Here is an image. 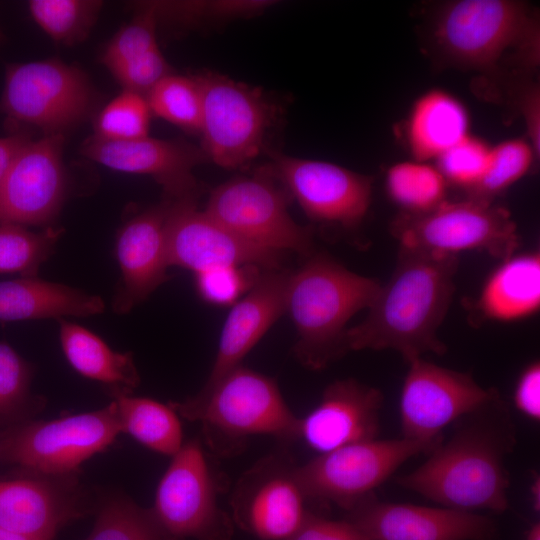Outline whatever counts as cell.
Returning <instances> with one entry per match:
<instances>
[{
	"label": "cell",
	"instance_id": "obj_1",
	"mask_svg": "<svg viewBox=\"0 0 540 540\" xmlns=\"http://www.w3.org/2000/svg\"><path fill=\"white\" fill-rule=\"evenodd\" d=\"M453 424L449 439L417 469L397 477V484L446 508L506 511L510 478L505 463L517 442L507 403L498 394Z\"/></svg>",
	"mask_w": 540,
	"mask_h": 540
},
{
	"label": "cell",
	"instance_id": "obj_2",
	"mask_svg": "<svg viewBox=\"0 0 540 540\" xmlns=\"http://www.w3.org/2000/svg\"><path fill=\"white\" fill-rule=\"evenodd\" d=\"M458 256L400 246L397 265L367 317L346 331L348 351L394 350L407 362L443 355L438 337L455 291Z\"/></svg>",
	"mask_w": 540,
	"mask_h": 540
},
{
	"label": "cell",
	"instance_id": "obj_3",
	"mask_svg": "<svg viewBox=\"0 0 540 540\" xmlns=\"http://www.w3.org/2000/svg\"><path fill=\"white\" fill-rule=\"evenodd\" d=\"M381 283L348 270L325 253H312L291 271L286 290L297 341L293 352L306 368L318 371L348 353V321L369 308Z\"/></svg>",
	"mask_w": 540,
	"mask_h": 540
},
{
	"label": "cell",
	"instance_id": "obj_4",
	"mask_svg": "<svg viewBox=\"0 0 540 540\" xmlns=\"http://www.w3.org/2000/svg\"><path fill=\"white\" fill-rule=\"evenodd\" d=\"M432 40L463 69L494 73L505 60L527 71L539 65V18L519 0L450 1L434 17Z\"/></svg>",
	"mask_w": 540,
	"mask_h": 540
},
{
	"label": "cell",
	"instance_id": "obj_5",
	"mask_svg": "<svg viewBox=\"0 0 540 540\" xmlns=\"http://www.w3.org/2000/svg\"><path fill=\"white\" fill-rule=\"evenodd\" d=\"M183 418L199 422L205 442L219 456L238 453L254 435H268L287 444L298 440L297 417L276 381L240 365L194 396L170 402Z\"/></svg>",
	"mask_w": 540,
	"mask_h": 540
},
{
	"label": "cell",
	"instance_id": "obj_6",
	"mask_svg": "<svg viewBox=\"0 0 540 540\" xmlns=\"http://www.w3.org/2000/svg\"><path fill=\"white\" fill-rule=\"evenodd\" d=\"M97 94L83 70L59 59L6 67L0 112L12 132L33 127L63 134L91 116Z\"/></svg>",
	"mask_w": 540,
	"mask_h": 540
},
{
	"label": "cell",
	"instance_id": "obj_7",
	"mask_svg": "<svg viewBox=\"0 0 540 540\" xmlns=\"http://www.w3.org/2000/svg\"><path fill=\"white\" fill-rule=\"evenodd\" d=\"M122 432L114 401L102 409L50 421L29 420L0 431V463L42 474L79 473Z\"/></svg>",
	"mask_w": 540,
	"mask_h": 540
},
{
	"label": "cell",
	"instance_id": "obj_8",
	"mask_svg": "<svg viewBox=\"0 0 540 540\" xmlns=\"http://www.w3.org/2000/svg\"><path fill=\"white\" fill-rule=\"evenodd\" d=\"M391 232L400 246L444 255L478 250L502 261L514 255L520 235L510 212L493 202L444 200L419 214L400 213Z\"/></svg>",
	"mask_w": 540,
	"mask_h": 540
},
{
	"label": "cell",
	"instance_id": "obj_9",
	"mask_svg": "<svg viewBox=\"0 0 540 540\" xmlns=\"http://www.w3.org/2000/svg\"><path fill=\"white\" fill-rule=\"evenodd\" d=\"M273 173L232 178L210 193L207 215L242 239L277 253H313V234L289 214L291 195Z\"/></svg>",
	"mask_w": 540,
	"mask_h": 540
},
{
	"label": "cell",
	"instance_id": "obj_10",
	"mask_svg": "<svg viewBox=\"0 0 540 540\" xmlns=\"http://www.w3.org/2000/svg\"><path fill=\"white\" fill-rule=\"evenodd\" d=\"M442 440L402 437L350 444L299 465L298 477L308 501L333 503L349 512L407 460L428 455Z\"/></svg>",
	"mask_w": 540,
	"mask_h": 540
},
{
	"label": "cell",
	"instance_id": "obj_11",
	"mask_svg": "<svg viewBox=\"0 0 540 540\" xmlns=\"http://www.w3.org/2000/svg\"><path fill=\"white\" fill-rule=\"evenodd\" d=\"M223 479L199 439L183 443L157 486L151 508L160 525L183 540H230L232 519L218 504Z\"/></svg>",
	"mask_w": 540,
	"mask_h": 540
},
{
	"label": "cell",
	"instance_id": "obj_12",
	"mask_svg": "<svg viewBox=\"0 0 540 540\" xmlns=\"http://www.w3.org/2000/svg\"><path fill=\"white\" fill-rule=\"evenodd\" d=\"M202 97L199 131L207 160L226 169L250 163L262 150L273 108L262 92L226 76L193 75Z\"/></svg>",
	"mask_w": 540,
	"mask_h": 540
},
{
	"label": "cell",
	"instance_id": "obj_13",
	"mask_svg": "<svg viewBox=\"0 0 540 540\" xmlns=\"http://www.w3.org/2000/svg\"><path fill=\"white\" fill-rule=\"evenodd\" d=\"M298 466L280 449L244 472L230 499L234 522L260 540H288L310 512Z\"/></svg>",
	"mask_w": 540,
	"mask_h": 540
},
{
	"label": "cell",
	"instance_id": "obj_14",
	"mask_svg": "<svg viewBox=\"0 0 540 540\" xmlns=\"http://www.w3.org/2000/svg\"><path fill=\"white\" fill-rule=\"evenodd\" d=\"M408 364L399 400L402 437L406 439H441L445 427L499 394L494 388L480 386L468 373L423 358Z\"/></svg>",
	"mask_w": 540,
	"mask_h": 540
},
{
	"label": "cell",
	"instance_id": "obj_15",
	"mask_svg": "<svg viewBox=\"0 0 540 540\" xmlns=\"http://www.w3.org/2000/svg\"><path fill=\"white\" fill-rule=\"evenodd\" d=\"M272 173L315 222L356 229L368 213L373 177L335 163L272 154Z\"/></svg>",
	"mask_w": 540,
	"mask_h": 540
},
{
	"label": "cell",
	"instance_id": "obj_16",
	"mask_svg": "<svg viewBox=\"0 0 540 540\" xmlns=\"http://www.w3.org/2000/svg\"><path fill=\"white\" fill-rule=\"evenodd\" d=\"M65 136L44 135L20 150L0 185V222L52 227L69 191Z\"/></svg>",
	"mask_w": 540,
	"mask_h": 540
},
{
	"label": "cell",
	"instance_id": "obj_17",
	"mask_svg": "<svg viewBox=\"0 0 540 540\" xmlns=\"http://www.w3.org/2000/svg\"><path fill=\"white\" fill-rule=\"evenodd\" d=\"M0 478V528L53 540L68 523L91 511V498L79 473L50 475L16 469Z\"/></svg>",
	"mask_w": 540,
	"mask_h": 540
},
{
	"label": "cell",
	"instance_id": "obj_18",
	"mask_svg": "<svg viewBox=\"0 0 540 540\" xmlns=\"http://www.w3.org/2000/svg\"><path fill=\"white\" fill-rule=\"evenodd\" d=\"M166 250L170 267L179 266L194 273L221 266L281 269L284 258V254L251 244L232 233L200 210L197 201H170Z\"/></svg>",
	"mask_w": 540,
	"mask_h": 540
},
{
	"label": "cell",
	"instance_id": "obj_19",
	"mask_svg": "<svg viewBox=\"0 0 540 540\" xmlns=\"http://www.w3.org/2000/svg\"><path fill=\"white\" fill-rule=\"evenodd\" d=\"M81 153L86 158L115 171L147 175L163 189L171 202L197 201L201 188L194 168L207 160L202 148L181 139L146 136L127 141L87 138Z\"/></svg>",
	"mask_w": 540,
	"mask_h": 540
},
{
	"label": "cell",
	"instance_id": "obj_20",
	"mask_svg": "<svg viewBox=\"0 0 540 540\" xmlns=\"http://www.w3.org/2000/svg\"><path fill=\"white\" fill-rule=\"evenodd\" d=\"M347 519L371 540H492L495 523L475 512L383 502L369 495Z\"/></svg>",
	"mask_w": 540,
	"mask_h": 540
},
{
	"label": "cell",
	"instance_id": "obj_21",
	"mask_svg": "<svg viewBox=\"0 0 540 540\" xmlns=\"http://www.w3.org/2000/svg\"><path fill=\"white\" fill-rule=\"evenodd\" d=\"M169 209L170 201L164 199L132 215L119 228L115 253L121 277L112 300L116 313H128L170 279L166 250Z\"/></svg>",
	"mask_w": 540,
	"mask_h": 540
},
{
	"label": "cell",
	"instance_id": "obj_22",
	"mask_svg": "<svg viewBox=\"0 0 540 540\" xmlns=\"http://www.w3.org/2000/svg\"><path fill=\"white\" fill-rule=\"evenodd\" d=\"M382 392L353 378L336 380L319 403L299 418L298 439L319 454L377 439Z\"/></svg>",
	"mask_w": 540,
	"mask_h": 540
},
{
	"label": "cell",
	"instance_id": "obj_23",
	"mask_svg": "<svg viewBox=\"0 0 540 540\" xmlns=\"http://www.w3.org/2000/svg\"><path fill=\"white\" fill-rule=\"evenodd\" d=\"M291 271L264 270L253 287L233 304L221 331L209 377L210 385L232 369L286 312V290Z\"/></svg>",
	"mask_w": 540,
	"mask_h": 540
},
{
	"label": "cell",
	"instance_id": "obj_24",
	"mask_svg": "<svg viewBox=\"0 0 540 540\" xmlns=\"http://www.w3.org/2000/svg\"><path fill=\"white\" fill-rule=\"evenodd\" d=\"M540 307V255L528 252L503 260L470 305L471 323L511 322L534 315Z\"/></svg>",
	"mask_w": 540,
	"mask_h": 540
},
{
	"label": "cell",
	"instance_id": "obj_25",
	"mask_svg": "<svg viewBox=\"0 0 540 540\" xmlns=\"http://www.w3.org/2000/svg\"><path fill=\"white\" fill-rule=\"evenodd\" d=\"M470 133V115L451 92L433 88L412 103L404 137L412 159L430 162Z\"/></svg>",
	"mask_w": 540,
	"mask_h": 540
},
{
	"label": "cell",
	"instance_id": "obj_26",
	"mask_svg": "<svg viewBox=\"0 0 540 540\" xmlns=\"http://www.w3.org/2000/svg\"><path fill=\"white\" fill-rule=\"evenodd\" d=\"M104 309L101 297L65 284L38 277L0 282V322L88 317Z\"/></svg>",
	"mask_w": 540,
	"mask_h": 540
},
{
	"label": "cell",
	"instance_id": "obj_27",
	"mask_svg": "<svg viewBox=\"0 0 540 540\" xmlns=\"http://www.w3.org/2000/svg\"><path fill=\"white\" fill-rule=\"evenodd\" d=\"M57 321L63 353L75 371L107 385L109 392L131 393L139 385L131 352L114 351L101 337L77 323L65 318Z\"/></svg>",
	"mask_w": 540,
	"mask_h": 540
},
{
	"label": "cell",
	"instance_id": "obj_28",
	"mask_svg": "<svg viewBox=\"0 0 540 540\" xmlns=\"http://www.w3.org/2000/svg\"><path fill=\"white\" fill-rule=\"evenodd\" d=\"M109 393L116 403L122 432L163 455L174 456L181 449L182 427L170 404L134 397L124 391Z\"/></svg>",
	"mask_w": 540,
	"mask_h": 540
},
{
	"label": "cell",
	"instance_id": "obj_29",
	"mask_svg": "<svg viewBox=\"0 0 540 540\" xmlns=\"http://www.w3.org/2000/svg\"><path fill=\"white\" fill-rule=\"evenodd\" d=\"M447 182L435 164L414 159L391 165L385 175L390 199L403 213L427 212L445 200Z\"/></svg>",
	"mask_w": 540,
	"mask_h": 540
},
{
	"label": "cell",
	"instance_id": "obj_30",
	"mask_svg": "<svg viewBox=\"0 0 540 540\" xmlns=\"http://www.w3.org/2000/svg\"><path fill=\"white\" fill-rule=\"evenodd\" d=\"M33 364L9 344L0 342V426L4 428L33 420L45 407L43 396L31 393Z\"/></svg>",
	"mask_w": 540,
	"mask_h": 540
},
{
	"label": "cell",
	"instance_id": "obj_31",
	"mask_svg": "<svg viewBox=\"0 0 540 540\" xmlns=\"http://www.w3.org/2000/svg\"><path fill=\"white\" fill-rule=\"evenodd\" d=\"M86 540H179L158 522L152 509L140 507L123 495L100 504L94 527Z\"/></svg>",
	"mask_w": 540,
	"mask_h": 540
},
{
	"label": "cell",
	"instance_id": "obj_32",
	"mask_svg": "<svg viewBox=\"0 0 540 540\" xmlns=\"http://www.w3.org/2000/svg\"><path fill=\"white\" fill-rule=\"evenodd\" d=\"M63 233L60 227L32 231L27 226L0 222V273L38 277L40 266L52 255Z\"/></svg>",
	"mask_w": 540,
	"mask_h": 540
},
{
	"label": "cell",
	"instance_id": "obj_33",
	"mask_svg": "<svg viewBox=\"0 0 540 540\" xmlns=\"http://www.w3.org/2000/svg\"><path fill=\"white\" fill-rule=\"evenodd\" d=\"M96 0H31L29 13L40 29L56 43L72 46L91 32L101 8Z\"/></svg>",
	"mask_w": 540,
	"mask_h": 540
},
{
	"label": "cell",
	"instance_id": "obj_34",
	"mask_svg": "<svg viewBox=\"0 0 540 540\" xmlns=\"http://www.w3.org/2000/svg\"><path fill=\"white\" fill-rule=\"evenodd\" d=\"M538 159L524 136L492 146L487 169L480 182L468 192V198L493 202L494 197L523 178Z\"/></svg>",
	"mask_w": 540,
	"mask_h": 540
},
{
	"label": "cell",
	"instance_id": "obj_35",
	"mask_svg": "<svg viewBox=\"0 0 540 540\" xmlns=\"http://www.w3.org/2000/svg\"><path fill=\"white\" fill-rule=\"evenodd\" d=\"M152 114L185 130L199 131L202 97L193 76L169 74L146 95Z\"/></svg>",
	"mask_w": 540,
	"mask_h": 540
},
{
	"label": "cell",
	"instance_id": "obj_36",
	"mask_svg": "<svg viewBox=\"0 0 540 540\" xmlns=\"http://www.w3.org/2000/svg\"><path fill=\"white\" fill-rule=\"evenodd\" d=\"M151 115L145 96L122 90L94 117L93 136L110 141L149 136Z\"/></svg>",
	"mask_w": 540,
	"mask_h": 540
},
{
	"label": "cell",
	"instance_id": "obj_37",
	"mask_svg": "<svg viewBox=\"0 0 540 540\" xmlns=\"http://www.w3.org/2000/svg\"><path fill=\"white\" fill-rule=\"evenodd\" d=\"M158 21L151 2L140 4L133 18L105 45L100 61L110 70L158 47L156 34Z\"/></svg>",
	"mask_w": 540,
	"mask_h": 540
},
{
	"label": "cell",
	"instance_id": "obj_38",
	"mask_svg": "<svg viewBox=\"0 0 540 540\" xmlns=\"http://www.w3.org/2000/svg\"><path fill=\"white\" fill-rule=\"evenodd\" d=\"M491 150L492 145L487 141L469 133L438 157L435 166L447 183L469 192L482 179Z\"/></svg>",
	"mask_w": 540,
	"mask_h": 540
},
{
	"label": "cell",
	"instance_id": "obj_39",
	"mask_svg": "<svg viewBox=\"0 0 540 540\" xmlns=\"http://www.w3.org/2000/svg\"><path fill=\"white\" fill-rule=\"evenodd\" d=\"M262 272L260 268L254 266L210 268L195 273V287L205 302L231 305L253 287Z\"/></svg>",
	"mask_w": 540,
	"mask_h": 540
},
{
	"label": "cell",
	"instance_id": "obj_40",
	"mask_svg": "<svg viewBox=\"0 0 540 540\" xmlns=\"http://www.w3.org/2000/svg\"><path fill=\"white\" fill-rule=\"evenodd\" d=\"M272 0H218L154 2L158 19L168 16L190 23L203 18L229 19L253 16L276 5Z\"/></svg>",
	"mask_w": 540,
	"mask_h": 540
},
{
	"label": "cell",
	"instance_id": "obj_41",
	"mask_svg": "<svg viewBox=\"0 0 540 540\" xmlns=\"http://www.w3.org/2000/svg\"><path fill=\"white\" fill-rule=\"evenodd\" d=\"M109 71L123 90L132 91L145 97L158 82L171 74L170 65L159 46L138 58L111 68Z\"/></svg>",
	"mask_w": 540,
	"mask_h": 540
},
{
	"label": "cell",
	"instance_id": "obj_42",
	"mask_svg": "<svg viewBox=\"0 0 540 540\" xmlns=\"http://www.w3.org/2000/svg\"><path fill=\"white\" fill-rule=\"evenodd\" d=\"M288 540H371L348 519L331 520L309 512L299 529Z\"/></svg>",
	"mask_w": 540,
	"mask_h": 540
},
{
	"label": "cell",
	"instance_id": "obj_43",
	"mask_svg": "<svg viewBox=\"0 0 540 540\" xmlns=\"http://www.w3.org/2000/svg\"><path fill=\"white\" fill-rule=\"evenodd\" d=\"M515 408L533 421L540 419V364L530 363L520 374L513 393Z\"/></svg>",
	"mask_w": 540,
	"mask_h": 540
},
{
	"label": "cell",
	"instance_id": "obj_44",
	"mask_svg": "<svg viewBox=\"0 0 540 540\" xmlns=\"http://www.w3.org/2000/svg\"><path fill=\"white\" fill-rule=\"evenodd\" d=\"M516 104L526 129L524 136L532 145L536 156L540 155V89L535 81L528 80L518 88Z\"/></svg>",
	"mask_w": 540,
	"mask_h": 540
},
{
	"label": "cell",
	"instance_id": "obj_45",
	"mask_svg": "<svg viewBox=\"0 0 540 540\" xmlns=\"http://www.w3.org/2000/svg\"><path fill=\"white\" fill-rule=\"evenodd\" d=\"M31 140L26 132L0 137V185L20 150Z\"/></svg>",
	"mask_w": 540,
	"mask_h": 540
},
{
	"label": "cell",
	"instance_id": "obj_46",
	"mask_svg": "<svg viewBox=\"0 0 540 540\" xmlns=\"http://www.w3.org/2000/svg\"><path fill=\"white\" fill-rule=\"evenodd\" d=\"M531 502L534 510L540 509V478L537 473L533 472L532 481L530 484Z\"/></svg>",
	"mask_w": 540,
	"mask_h": 540
},
{
	"label": "cell",
	"instance_id": "obj_47",
	"mask_svg": "<svg viewBox=\"0 0 540 540\" xmlns=\"http://www.w3.org/2000/svg\"><path fill=\"white\" fill-rule=\"evenodd\" d=\"M0 540H51L45 538H33L16 534L0 528Z\"/></svg>",
	"mask_w": 540,
	"mask_h": 540
},
{
	"label": "cell",
	"instance_id": "obj_48",
	"mask_svg": "<svg viewBox=\"0 0 540 540\" xmlns=\"http://www.w3.org/2000/svg\"><path fill=\"white\" fill-rule=\"evenodd\" d=\"M525 540H540V525L539 523L534 524L527 531Z\"/></svg>",
	"mask_w": 540,
	"mask_h": 540
},
{
	"label": "cell",
	"instance_id": "obj_49",
	"mask_svg": "<svg viewBox=\"0 0 540 540\" xmlns=\"http://www.w3.org/2000/svg\"><path fill=\"white\" fill-rule=\"evenodd\" d=\"M2 40H3V34L1 32V30H0V44L2 43Z\"/></svg>",
	"mask_w": 540,
	"mask_h": 540
}]
</instances>
